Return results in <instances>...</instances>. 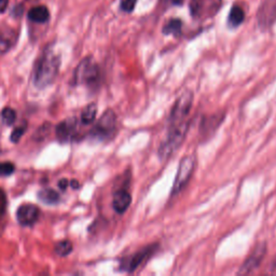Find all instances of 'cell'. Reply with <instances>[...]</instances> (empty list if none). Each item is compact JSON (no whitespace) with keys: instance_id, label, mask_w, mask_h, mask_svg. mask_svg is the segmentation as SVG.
<instances>
[{"instance_id":"obj_27","label":"cell","mask_w":276,"mask_h":276,"mask_svg":"<svg viewBox=\"0 0 276 276\" xmlns=\"http://www.w3.org/2000/svg\"><path fill=\"white\" fill-rule=\"evenodd\" d=\"M68 186H69V180H67V179H62V180H59V182H58V187H59L60 190H65Z\"/></svg>"},{"instance_id":"obj_22","label":"cell","mask_w":276,"mask_h":276,"mask_svg":"<svg viewBox=\"0 0 276 276\" xmlns=\"http://www.w3.org/2000/svg\"><path fill=\"white\" fill-rule=\"evenodd\" d=\"M15 171V166L11 162H2L0 163V176L6 177L12 175Z\"/></svg>"},{"instance_id":"obj_15","label":"cell","mask_w":276,"mask_h":276,"mask_svg":"<svg viewBox=\"0 0 276 276\" xmlns=\"http://www.w3.org/2000/svg\"><path fill=\"white\" fill-rule=\"evenodd\" d=\"M28 18L32 22L38 23V24H43L49 21L50 18V12L47 7L45 6H38L34 7L29 10L28 12Z\"/></svg>"},{"instance_id":"obj_12","label":"cell","mask_w":276,"mask_h":276,"mask_svg":"<svg viewBox=\"0 0 276 276\" xmlns=\"http://www.w3.org/2000/svg\"><path fill=\"white\" fill-rule=\"evenodd\" d=\"M17 41L16 30L10 26L0 27V56L11 50Z\"/></svg>"},{"instance_id":"obj_24","label":"cell","mask_w":276,"mask_h":276,"mask_svg":"<svg viewBox=\"0 0 276 276\" xmlns=\"http://www.w3.org/2000/svg\"><path fill=\"white\" fill-rule=\"evenodd\" d=\"M26 128L25 126H18L11 133V141L12 142H18L21 137L24 135Z\"/></svg>"},{"instance_id":"obj_7","label":"cell","mask_w":276,"mask_h":276,"mask_svg":"<svg viewBox=\"0 0 276 276\" xmlns=\"http://www.w3.org/2000/svg\"><path fill=\"white\" fill-rule=\"evenodd\" d=\"M116 131H117L116 112L114 110L108 109L97 121V123L95 124L93 130H92L91 134L92 136L98 139H107L114 136Z\"/></svg>"},{"instance_id":"obj_10","label":"cell","mask_w":276,"mask_h":276,"mask_svg":"<svg viewBox=\"0 0 276 276\" xmlns=\"http://www.w3.org/2000/svg\"><path fill=\"white\" fill-rule=\"evenodd\" d=\"M226 115L223 112H217V114L204 116L200 123V138L202 141L209 139L224 120Z\"/></svg>"},{"instance_id":"obj_3","label":"cell","mask_w":276,"mask_h":276,"mask_svg":"<svg viewBox=\"0 0 276 276\" xmlns=\"http://www.w3.org/2000/svg\"><path fill=\"white\" fill-rule=\"evenodd\" d=\"M158 249H159L158 243L147 245V246L142 247L135 253H132L128 256V257L121 259L119 269L128 273L135 272L138 268L141 267V265L147 263L151 259L152 256L158 251Z\"/></svg>"},{"instance_id":"obj_17","label":"cell","mask_w":276,"mask_h":276,"mask_svg":"<svg viewBox=\"0 0 276 276\" xmlns=\"http://www.w3.org/2000/svg\"><path fill=\"white\" fill-rule=\"evenodd\" d=\"M244 19H245L244 10L239 6L232 7L229 17H228L229 25L231 27H238L244 22Z\"/></svg>"},{"instance_id":"obj_4","label":"cell","mask_w":276,"mask_h":276,"mask_svg":"<svg viewBox=\"0 0 276 276\" xmlns=\"http://www.w3.org/2000/svg\"><path fill=\"white\" fill-rule=\"evenodd\" d=\"M197 167V156L196 155H188L186 157H183L178 165L177 174L175 176V179H174V183L172 187V192L171 196L174 197L176 194L180 193L183 188H185L190 178L193 175V172Z\"/></svg>"},{"instance_id":"obj_28","label":"cell","mask_w":276,"mask_h":276,"mask_svg":"<svg viewBox=\"0 0 276 276\" xmlns=\"http://www.w3.org/2000/svg\"><path fill=\"white\" fill-rule=\"evenodd\" d=\"M69 185H70V187L73 188V189H78V188H79V182H78L76 179L70 180V181H69Z\"/></svg>"},{"instance_id":"obj_2","label":"cell","mask_w":276,"mask_h":276,"mask_svg":"<svg viewBox=\"0 0 276 276\" xmlns=\"http://www.w3.org/2000/svg\"><path fill=\"white\" fill-rule=\"evenodd\" d=\"M190 128V121L185 120L180 123L168 128L166 138L161 142L158 153L162 160H167L183 144Z\"/></svg>"},{"instance_id":"obj_1","label":"cell","mask_w":276,"mask_h":276,"mask_svg":"<svg viewBox=\"0 0 276 276\" xmlns=\"http://www.w3.org/2000/svg\"><path fill=\"white\" fill-rule=\"evenodd\" d=\"M60 57L53 49L44 51L37 60L34 69V83L37 88L44 89L53 82L58 75Z\"/></svg>"},{"instance_id":"obj_13","label":"cell","mask_w":276,"mask_h":276,"mask_svg":"<svg viewBox=\"0 0 276 276\" xmlns=\"http://www.w3.org/2000/svg\"><path fill=\"white\" fill-rule=\"evenodd\" d=\"M131 204H132V196L128 190L121 189L115 192L114 199H112V207H114V209L118 214L120 215L124 214L130 207Z\"/></svg>"},{"instance_id":"obj_16","label":"cell","mask_w":276,"mask_h":276,"mask_svg":"<svg viewBox=\"0 0 276 276\" xmlns=\"http://www.w3.org/2000/svg\"><path fill=\"white\" fill-rule=\"evenodd\" d=\"M38 199L47 205H54L59 202V194L53 189H44L38 192Z\"/></svg>"},{"instance_id":"obj_11","label":"cell","mask_w":276,"mask_h":276,"mask_svg":"<svg viewBox=\"0 0 276 276\" xmlns=\"http://www.w3.org/2000/svg\"><path fill=\"white\" fill-rule=\"evenodd\" d=\"M40 215V209L34 204H23L16 210V220L21 226H33L38 220Z\"/></svg>"},{"instance_id":"obj_26","label":"cell","mask_w":276,"mask_h":276,"mask_svg":"<svg viewBox=\"0 0 276 276\" xmlns=\"http://www.w3.org/2000/svg\"><path fill=\"white\" fill-rule=\"evenodd\" d=\"M9 5V0H0V13H4Z\"/></svg>"},{"instance_id":"obj_21","label":"cell","mask_w":276,"mask_h":276,"mask_svg":"<svg viewBox=\"0 0 276 276\" xmlns=\"http://www.w3.org/2000/svg\"><path fill=\"white\" fill-rule=\"evenodd\" d=\"M2 118L6 125H12L16 119V112L14 109L7 107L2 112Z\"/></svg>"},{"instance_id":"obj_9","label":"cell","mask_w":276,"mask_h":276,"mask_svg":"<svg viewBox=\"0 0 276 276\" xmlns=\"http://www.w3.org/2000/svg\"><path fill=\"white\" fill-rule=\"evenodd\" d=\"M267 249H268L267 244L263 242L256 245L248 257L246 258V260H245L244 263L241 265L238 274L240 275L250 274L254 270H257L260 267L261 262L263 261L265 254H267Z\"/></svg>"},{"instance_id":"obj_23","label":"cell","mask_w":276,"mask_h":276,"mask_svg":"<svg viewBox=\"0 0 276 276\" xmlns=\"http://www.w3.org/2000/svg\"><path fill=\"white\" fill-rule=\"evenodd\" d=\"M137 0H122L121 3V9L123 10V11L130 13L132 12L133 10L135 9Z\"/></svg>"},{"instance_id":"obj_5","label":"cell","mask_w":276,"mask_h":276,"mask_svg":"<svg viewBox=\"0 0 276 276\" xmlns=\"http://www.w3.org/2000/svg\"><path fill=\"white\" fill-rule=\"evenodd\" d=\"M192 104H193V93L191 91H185L175 100V103H174L171 109L168 117L169 126L176 125L180 123V122L185 121L186 117L189 115V112L192 108Z\"/></svg>"},{"instance_id":"obj_19","label":"cell","mask_w":276,"mask_h":276,"mask_svg":"<svg viewBox=\"0 0 276 276\" xmlns=\"http://www.w3.org/2000/svg\"><path fill=\"white\" fill-rule=\"evenodd\" d=\"M182 22L179 18H172L163 27V34L178 36L181 33Z\"/></svg>"},{"instance_id":"obj_29","label":"cell","mask_w":276,"mask_h":276,"mask_svg":"<svg viewBox=\"0 0 276 276\" xmlns=\"http://www.w3.org/2000/svg\"><path fill=\"white\" fill-rule=\"evenodd\" d=\"M271 270H273V272H276V258H275V260H274V262H273V264L271 265Z\"/></svg>"},{"instance_id":"obj_20","label":"cell","mask_w":276,"mask_h":276,"mask_svg":"<svg viewBox=\"0 0 276 276\" xmlns=\"http://www.w3.org/2000/svg\"><path fill=\"white\" fill-rule=\"evenodd\" d=\"M73 248H74L73 243L68 240H64V241L58 242L55 245L54 250L56 254L60 256V257H66V256H68L71 251H73Z\"/></svg>"},{"instance_id":"obj_25","label":"cell","mask_w":276,"mask_h":276,"mask_svg":"<svg viewBox=\"0 0 276 276\" xmlns=\"http://www.w3.org/2000/svg\"><path fill=\"white\" fill-rule=\"evenodd\" d=\"M6 204H7V200H6L5 193L0 190V215H3L4 211L6 210Z\"/></svg>"},{"instance_id":"obj_14","label":"cell","mask_w":276,"mask_h":276,"mask_svg":"<svg viewBox=\"0 0 276 276\" xmlns=\"http://www.w3.org/2000/svg\"><path fill=\"white\" fill-rule=\"evenodd\" d=\"M76 126H77V122L75 119H68L63 122H60V123L56 126V131H55L56 137L58 138L59 141H62V142L68 141L75 133Z\"/></svg>"},{"instance_id":"obj_8","label":"cell","mask_w":276,"mask_h":276,"mask_svg":"<svg viewBox=\"0 0 276 276\" xmlns=\"http://www.w3.org/2000/svg\"><path fill=\"white\" fill-rule=\"evenodd\" d=\"M222 0H191L190 12L194 18L210 17L218 12Z\"/></svg>"},{"instance_id":"obj_6","label":"cell","mask_w":276,"mask_h":276,"mask_svg":"<svg viewBox=\"0 0 276 276\" xmlns=\"http://www.w3.org/2000/svg\"><path fill=\"white\" fill-rule=\"evenodd\" d=\"M99 78V67L92 57L81 60L75 71V81L77 84H94Z\"/></svg>"},{"instance_id":"obj_18","label":"cell","mask_w":276,"mask_h":276,"mask_svg":"<svg viewBox=\"0 0 276 276\" xmlns=\"http://www.w3.org/2000/svg\"><path fill=\"white\" fill-rule=\"evenodd\" d=\"M97 114V105L95 103L89 104L83 111L81 112V122L83 124H91L93 123Z\"/></svg>"}]
</instances>
